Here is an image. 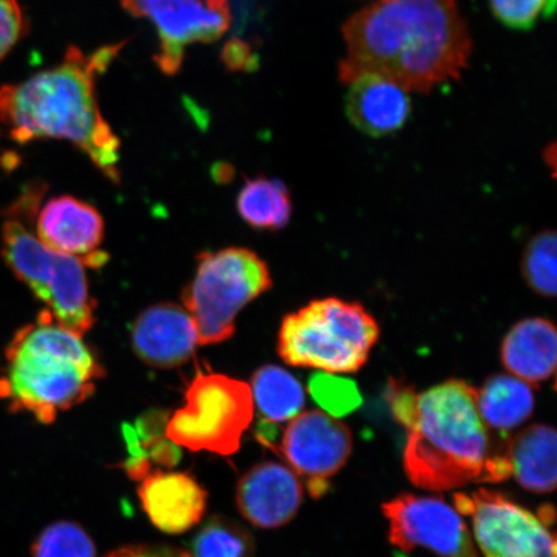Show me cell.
Wrapping results in <instances>:
<instances>
[{"label": "cell", "mask_w": 557, "mask_h": 557, "mask_svg": "<svg viewBox=\"0 0 557 557\" xmlns=\"http://www.w3.org/2000/svg\"><path fill=\"white\" fill-rule=\"evenodd\" d=\"M290 194L282 181L257 177L248 180L239 193L238 212L250 227L284 228L292 218Z\"/></svg>", "instance_id": "21"}, {"label": "cell", "mask_w": 557, "mask_h": 557, "mask_svg": "<svg viewBox=\"0 0 557 557\" xmlns=\"http://www.w3.org/2000/svg\"><path fill=\"white\" fill-rule=\"evenodd\" d=\"M497 20L515 30L531 29L541 17H549L556 9V0H490Z\"/></svg>", "instance_id": "27"}, {"label": "cell", "mask_w": 557, "mask_h": 557, "mask_svg": "<svg viewBox=\"0 0 557 557\" xmlns=\"http://www.w3.org/2000/svg\"><path fill=\"white\" fill-rule=\"evenodd\" d=\"M132 344L146 364L170 369L187 363L199 339L189 312L178 305L159 304L136 319Z\"/></svg>", "instance_id": "14"}, {"label": "cell", "mask_w": 557, "mask_h": 557, "mask_svg": "<svg viewBox=\"0 0 557 557\" xmlns=\"http://www.w3.org/2000/svg\"><path fill=\"white\" fill-rule=\"evenodd\" d=\"M185 399V406L166 423V437L193 451L235 455L255 416L248 383L224 374L198 373Z\"/></svg>", "instance_id": "8"}, {"label": "cell", "mask_w": 557, "mask_h": 557, "mask_svg": "<svg viewBox=\"0 0 557 557\" xmlns=\"http://www.w3.org/2000/svg\"><path fill=\"white\" fill-rule=\"evenodd\" d=\"M224 60L228 67L235 70H249L257 65L256 59L249 47L244 45L243 41H233L228 44L224 50Z\"/></svg>", "instance_id": "29"}, {"label": "cell", "mask_w": 557, "mask_h": 557, "mask_svg": "<svg viewBox=\"0 0 557 557\" xmlns=\"http://www.w3.org/2000/svg\"><path fill=\"white\" fill-rule=\"evenodd\" d=\"M382 511L389 542L403 552L424 547L441 557H479L468 525L441 498L401 494L383 504Z\"/></svg>", "instance_id": "11"}, {"label": "cell", "mask_w": 557, "mask_h": 557, "mask_svg": "<svg viewBox=\"0 0 557 557\" xmlns=\"http://www.w3.org/2000/svg\"><path fill=\"white\" fill-rule=\"evenodd\" d=\"M132 16L156 25L159 50L156 64L165 75H176L187 47L212 44L232 25L230 0H121Z\"/></svg>", "instance_id": "10"}, {"label": "cell", "mask_w": 557, "mask_h": 557, "mask_svg": "<svg viewBox=\"0 0 557 557\" xmlns=\"http://www.w3.org/2000/svg\"><path fill=\"white\" fill-rule=\"evenodd\" d=\"M478 406L486 426L505 435L532 416L533 389L511 374L492 375L478 392Z\"/></svg>", "instance_id": "20"}, {"label": "cell", "mask_w": 557, "mask_h": 557, "mask_svg": "<svg viewBox=\"0 0 557 557\" xmlns=\"http://www.w3.org/2000/svg\"><path fill=\"white\" fill-rule=\"evenodd\" d=\"M556 243L554 230H545L528 243L521 260L528 287L545 298H555L557 290Z\"/></svg>", "instance_id": "23"}, {"label": "cell", "mask_w": 557, "mask_h": 557, "mask_svg": "<svg viewBox=\"0 0 557 557\" xmlns=\"http://www.w3.org/2000/svg\"><path fill=\"white\" fill-rule=\"evenodd\" d=\"M138 497L146 515L160 531L181 534L205 517L207 493L194 479L180 472L158 471L145 478Z\"/></svg>", "instance_id": "15"}, {"label": "cell", "mask_w": 557, "mask_h": 557, "mask_svg": "<svg viewBox=\"0 0 557 557\" xmlns=\"http://www.w3.org/2000/svg\"><path fill=\"white\" fill-rule=\"evenodd\" d=\"M508 459L518 483L533 493H552L556 487V431L533 424L508 437Z\"/></svg>", "instance_id": "19"}, {"label": "cell", "mask_w": 557, "mask_h": 557, "mask_svg": "<svg viewBox=\"0 0 557 557\" xmlns=\"http://www.w3.org/2000/svg\"><path fill=\"white\" fill-rule=\"evenodd\" d=\"M7 371L0 380V398L13 412L32 413L53 423L60 412L78 406L95 393L103 369L82 336L41 313L25 326L5 350Z\"/></svg>", "instance_id": "4"}, {"label": "cell", "mask_w": 557, "mask_h": 557, "mask_svg": "<svg viewBox=\"0 0 557 557\" xmlns=\"http://www.w3.org/2000/svg\"><path fill=\"white\" fill-rule=\"evenodd\" d=\"M273 287L267 262L252 250L226 248L199 257L183 301L197 326L199 345L224 343L249 302Z\"/></svg>", "instance_id": "7"}, {"label": "cell", "mask_w": 557, "mask_h": 557, "mask_svg": "<svg viewBox=\"0 0 557 557\" xmlns=\"http://www.w3.org/2000/svg\"><path fill=\"white\" fill-rule=\"evenodd\" d=\"M557 334L545 318H529L515 324L500 346V360L508 372L537 386L556 372Z\"/></svg>", "instance_id": "18"}, {"label": "cell", "mask_w": 557, "mask_h": 557, "mask_svg": "<svg viewBox=\"0 0 557 557\" xmlns=\"http://www.w3.org/2000/svg\"><path fill=\"white\" fill-rule=\"evenodd\" d=\"M263 420L281 423L294 420L305 407V392L294 374L276 366H264L250 385Z\"/></svg>", "instance_id": "22"}, {"label": "cell", "mask_w": 557, "mask_h": 557, "mask_svg": "<svg viewBox=\"0 0 557 557\" xmlns=\"http://www.w3.org/2000/svg\"><path fill=\"white\" fill-rule=\"evenodd\" d=\"M37 234L48 248L85 260L99 252L104 224L95 207L65 195L47 201L38 215Z\"/></svg>", "instance_id": "17"}, {"label": "cell", "mask_w": 557, "mask_h": 557, "mask_svg": "<svg viewBox=\"0 0 557 557\" xmlns=\"http://www.w3.org/2000/svg\"><path fill=\"white\" fill-rule=\"evenodd\" d=\"M27 32V20L18 0H0V61Z\"/></svg>", "instance_id": "28"}, {"label": "cell", "mask_w": 557, "mask_h": 557, "mask_svg": "<svg viewBox=\"0 0 557 557\" xmlns=\"http://www.w3.org/2000/svg\"><path fill=\"white\" fill-rule=\"evenodd\" d=\"M346 55L339 81L383 76L408 92L429 94L459 79L472 40L458 0H377L343 27Z\"/></svg>", "instance_id": "1"}, {"label": "cell", "mask_w": 557, "mask_h": 557, "mask_svg": "<svg viewBox=\"0 0 557 557\" xmlns=\"http://www.w3.org/2000/svg\"><path fill=\"white\" fill-rule=\"evenodd\" d=\"M312 399L334 418L344 417L361 406V395L355 382L333 373L320 372L309 380Z\"/></svg>", "instance_id": "26"}, {"label": "cell", "mask_w": 557, "mask_h": 557, "mask_svg": "<svg viewBox=\"0 0 557 557\" xmlns=\"http://www.w3.org/2000/svg\"><path fill=\"white\" fill-rule=\"evenodd\" d=\"M379 338V323L363 305L329 297L283 319L277 352L292 367L355 373L366 366Z\"/></svg>", "instance_id": "5"}, {"label": "cell", "mask_w": 557, "mask_h": 557, "mask_svg": "<svg viewBox=\"0 0 557 557\" xmlns=\"http://www.w3.org/2000/svg\"><path fill=\"white\" fill-rule=\"evenodd\" d=\"M34 557H96V547L78 524L59 521L45 529L33 546Z\"/></svg>", "instance_id": "25"}, {"label": "cell", "mask_w": 557, "mask_h": 557, "mask_svg": "<svg viewBox=\"0 0 557 557\" xmlns=\"http://www.w3.org/2000/svg\"><path fill=\"white\" fill-rule=\"evenodd\" d=\"M2 255L12 273L48 306L55 323L79 336L92 329L96 302L78 257L48 248L15 220L3 225Z\"/></svg>", "instance_id": "6"}, {"label": "cell", "mask_w": 557, "mask_h": 557, "mask_svg": "<svg viewBox=\"0 0 557 557\" xmlns=\"http://www.w3.org/2000/svg\"><path fill=\"white\" fill-rule=\"evenodd\" d=\"M250 535L232 522L213 519L193 541L190 557H250Z\"/></svg>", "instance_id": "24"}, {"label": "cell", "mask_w": 557, "mask_h": 557, "mask_svg": "<svg viewBox=\"0 0 557 557\" xmlns=\"http://www.w3.org/2000/svg\"><path fill=\"white\" fill-rule=\"evenodd\" d=\"M457 510L470 517L485 557H556L555 535L541 519L497 492L458 493Z\"/></svg>", "instance_id": "9"}, {"label": "cell", "mask_w": 557, "mask_h": 557, "mask_svg": "<svg viewBox=\"0 0 557 557\" xmlns=\"http://www.w3.org/2000/svg\"><path fill=\"white\" fill-rule=\"evenodd\" d=\"M281 445L292 470L309 480V490L318 497L329 490L325 480L336 475L350 457L352 435L337 418L311 410L292 420Z\"/></svg>", "instance_id": "12"}, {"label": "cell", "mask_w": 557, "mask_h": 557, "mask_svg": "<svg viewBox=\"0 0 557 557\" xmlns=\"http://www.w3.org/2000/svg\"><path fill=\"white\" fill-rule=\"evenodd\" d=\"M257 433H259V441L268 445L269 448L275 450V445L278 436V428L276 423L263 420L259 428H257Z\"/></svg>", "instance_id": "31"}, {"label": "cell", "mask_w": 557, "mask_h": 557, "mask_svg": "<svg viewBox=\"0 0 557 557\" xmlns=\"http://www.w3.org/2000/svg\"><path fill=\"white\" fill-rule=\"evenodd\" d=\"M348 120L363 134L385 137L400 131L412 113L409 92L393 81L374 74L358 76L347 85Z\"/></svg>", "instance_id": "16"}, {"label": "cell", "mask_w": 557, "mask_h": 557, "mask_svg": "<svg viewBox=\"0 0 557 557\" xmlns=\"http://www.w3.org/2000/svg\"><path fill=\"white\" fill-rule=\"evenodd\" d=\"M386 398L396 422L408 431L404 470L416 486L444 492L512 475L508 437L486 426L478 392L468 382L448 380L417 394L393 380Z\"/></svg>", "instance_id": "2"}, {"label": "cell", "mask_w": 557, "mask_h": 557, "mask_svg": "<svg viewBox=\"0 0 557 557\" xmlns=\"http://www.w3.org/2000/svg\"><path fill=\"white\" fill-rule=\"evenodd\" d=\"M123 47L104 46L89 54L70 47L58 66L0 88V124L21 145L45 138L73 143L104 177L120 184L121 141L103 120L96 81Z\"/></svg>", "instance_id": "3"}, {"label": "cell", "mask_w": 557, "mask_h": 557, "mask_svg": "<svg viewBox=\"0 0 557 557\" xmlns=\"http://www.w3.org/2000/svg\"><path fill=\"white\" fill-rule=\"evenodd\" d=\"M107 557H190V555L166 547L135 546L116 549Z\"/></svg>", "instance_id": "30"}, {"label": "cell", "mask_w": 557, "mask_h": 557, "mask_svg": "<svg viewBox=\"0 0 557 557\" xmlns=\"http://www.w3.org/2000/svg\"><path fill=\"white\" fill-rule=\"evenodd\" d=\"M302 497L304 487L297 473L278 462L255 466L240 479L236 492L243 517L263 529L288 524L301 507Z\"/></svg>", "instance_id": "13"}]
</instances>
